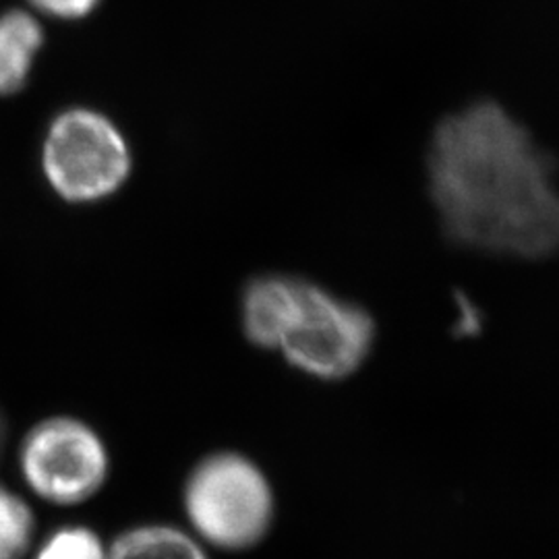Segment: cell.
<instances>
[{
  "label": "cell",
  "instance_id": "obj_4",
  "mask_svg": "<svg viewBox=\"0 0 559 559\" xmlns=\"http://www.w3.org/2000/svg\"><path fill=\"white\" fill-rule=\"evenodd\" d=\"M21 479L40 500L78 506L96 498L110 477V452L100 433L75 417L41 419L17 450Z\"/></svg>",
  "mask_w": 559,
  "mask_h": 559
},
{
  "label": "cell",
  "instance_id": "obj_3",
  "mask_svg": "<svg viewBox=\"0 0 559 559\" xmlns=\"http://www.w3.org/2000/svg\"><path fill=\"white\" fill-rule=\"evenodd\" d=\"M373 342L376 323L360 305L300 280L276 350L309 378L338 381L359 369Z\"/></svg>",
  "mask_w": 559,
  "mask_h": 559
},
{
  "label": "cell",
  "instance_id": "obj_6",
  "mask_svg": "<svg viewBox=\"0 0 559 559\" xmlns=\"http://www.w3.org/2000/svg\"><path fill=\"white\" fill-rule=\"evenodd\" d=\"M300 280L288 274H263L245 286L240 297V328L253 346L276 350L297 300Z\"/></svg>",
  "mask_w": 559,
  "mask_h": 559
},
{
  "label": "cell",
  "instance_id": "obj_7",
  "mask_svg": "<svg viewBox=\"0 0 559 559\" xmlns=\"http://www.w3.org/2000/svg\"><path fill=\"white\" fill-rule=\"evenodd\" d=\"M108 559H210L205 545L173 524H140L108 545Z\"/></svg>",
  "mask_w": 559,
  "mask_h": 559
},
{
  "label": "cell",
  "instance_id": "obj_1",
  "mask_svg": "<svg viewBox=\"0 0 559 559\" xmlns=\"http://www.w3.org/2000/svg\"><path fill=\"white\" fill-rule=\"evenodd\" d=\"M427 175L443 233L460 247L514 260L559 253L556 162L500 104L441 120Z\"/></svg>",
  "mask_w": 559,
  "mask_h": 559
},
{
  "label": "cell",
  "instance_id": "obj_12",
  "mask_svg": "<svg viewBox=\"0 0 559 559\" xmlns=\"http://www.w3.org/2000/svg\"><path fill=\"white\" fill-rule=\"evenodd\" d=\"M4 441H7V423H4V417L0 413V456H2V450H4Z\"/></svg>",
  "mask_w": 559,
  "mask_h": 559
},
{
  "label": "cell",
  "instance_id": "obj_8",
  "mask_svg": "<svg viewBox=\"0 0 559 559\" xmlns=\"http://www.w3.org/2000/svg\"><path fill=\"white\" fill-rule=\"evenodd\" d=\"M41 41L40 23L32 15L23 11L0 15V96L23 87Z\"/></svg>",
  "mask_w": 559,
  "mask_h": 559
},
{
  "label": "cell",
  "instance_id": "obj_11",
  "mask_svg": "<svg viewBox=\"0 0 559 559\" xmlns=\"http://www.w3.org/2000/svg\"><path fill=\"white\" fill-rule=\"evenodd\" d=\"M34 7H38L44 13L62 20H78L92 13V9L100 0H29Z\"/></svg>",
  "mask_w": 559,
  "mask_h": 559
},
{
  "label": "cell",
  "instance_id": "obj_10",
  "mask_svg": "<svg viewBox=\"0 0 559 559\" xmlns=\"http://www.w3.org/2000/svg\"><path fill=\"white\" fill-rule=\"evenodd\" d=\"M29 559H108V545L83 524H64L34 545Z\"/></svg>",
  "mask_w": 559,
  "mask_h": 559
},
{
  "label": "cell",
  "instance_id": "obj_5",
  "mask_svg": "<svg viewBox=\"0 0 559 559\" xmlns=\"http://www.w3.org/2000/svg\"><path fill=\"white\" fill-rule=\"evenodd\" d=\"M129 173V145L106 117L78 108L52 122L44 141V175L62 200H106L119 191Z\"/></svg>",
  "mask_w": 559,
  "mask_h": 559
},
{
  "label": "cell",
  "instance_id": "obj_2",
  "mask_svg": "<svg viewBox=\"0 0 559 559\" xmlns=\"http://www.w3.org/2000/svg\"><path fill=\"white\" fill-rule=\"evenodd\" d=\"M182 510L193 537L222 551H245L270 533L276 500L260 466L239 452L201 459L182 485Z\"/></svg>",
  "mask_w": 559,
  "mask_h": 559
},
{
  "label": "cell",
  "instance_id": "obj_9",
  "mask_svg": "<svg viewBox=\"0 0 559 559\" xmlns=\"http://www.w3.org/2000/svg\"><path fill=\"white\" fill-rule=\"evenodd\" d=\"M34 543V510L20 493L0 485V559H27Z\"/></svg>",
  "mask_w": 559,
  "mask_h": 559
}]
</instances>
